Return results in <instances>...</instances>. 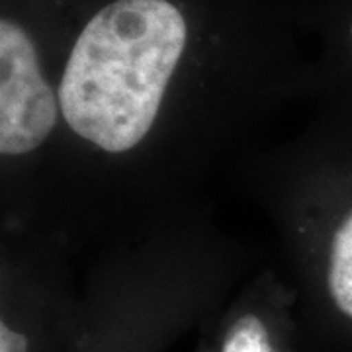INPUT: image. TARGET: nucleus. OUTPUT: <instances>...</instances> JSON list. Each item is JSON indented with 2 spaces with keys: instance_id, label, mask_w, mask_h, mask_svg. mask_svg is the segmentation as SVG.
<instances>
[{
  "instance_id": "f257e3e1",
  "label": "nucleus",
  "mask_w": 352,
  "mask_h": 352,
  "mask_svg": "<svg viewBox=\"0 0 352 352\" xmlns=\"http://www.w3.org/2000/svg\"><path fill=\"white\" fill-rule=\"evenodd\" d=\"M186 45V22L168 0H118L80 32L59 85L67 124L108 153L149 133Z\"/></svg>"
},
{
  "instance_id": "39448f33",
  "label": "nucleus",
  "mask_w": 352,
  "mask_h": 352,
  "mask_svg": "<svg viewBox=\"0 0 352 352\" xmlns=\"http://www.w3.org/2000/svg\"><path fill=\"white\" fill-rule=\"evenodd\" d=\"M0 352H28V339L6 323L0 325Z\"/></svg>"
},
{
  "instance_id": "f03ea898",
  "label": "nucleus",
  "mask_w": 352,
  "mask_h": 352,
  "mask_svg": "<svg viewBox=\"0 0 352 352\" xmlns=\"http://www.w3.org/2000/svg\"><path fill=\"white\" fill-rule=\"evenodd\" d=\"M55 92L41 76L24 30L0 22V153L24 155L43 143L57 122Z\"/></svg>"
},
{
  "instance_id": "7ed1b4c3",
  "label": "nucleus",
  "mask_w": 352,
  "mask_h": 352,
  "mask_svg": "<svg viewBox=\"0 0 352 352\" xmlns=\"http://www.w3.org/2000/svg\"><path fill=\"white\" fill-rule=\"evenodd\" d=\"M329 289L340 311L352 317V214L333 237Z\"/></svg>"
},
{
  "instance_id": "20e7f679",
  "label": "nucleus",
  "mask_w": 352,
  "mask_h": 352,
  "mask_svg": "<svg viewBox=\"0 0 352 352\" xmlns=\"http://www.w3.org/2000/svg\"><path fill=\"white\" fill-rule=\"evenodd\" d=\"M223 352H272L264 323L256 315H243L231 327Z\"/></svg>"
}]
</instances>
